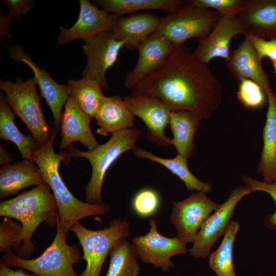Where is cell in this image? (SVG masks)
<instances>
[{
    "label": "cell",
    "mask_w": 276,
    "mask_h": 276,
    "mask_svg": "<svg viewBox=\"0 0 276 276\" xmlns=\"http://www.w3.org/2000/svg\"><path fill=\"white\" fill-rule=\"evenodd\" d=\"M8 8L9 13L5 15L1 11L0 15V36L2 44H5V36L11 39V33L9 25L13 18L17 19L27 14L34 7L35 2L32 0H3L2 1Z\"/></svg>",
    "instance_id": "32"
},
{
    "label": "cell",
    "mask_w": 276,
    "mask_h": 276,
    "mask_svg": "<svg viewBox=\"0 0 276 276\" xmlns=\"http://www.w3.org/2000/svg\"><path fill=\"white\" fill-rule=\"evenodd\" d=\"M238 83L237 98L244 107L259 109L262 107L268 101L266 93L255 82L243 79Z\"/></svg>",
    "instance_id": "33"
},
{
    "label": "cell",
    "mask_w": 276,
    "mask_h": 276,
    "mask_svg": "<svg viewBox=\"0 0 276 276\" xmlns=\"http://www.w3.org/2000/svg\"><path fill=\"white\" fill-rule=\"evenodd\" d=\"M252 191L241 186L234 189L225 201L205 221L189 249L195 258H206L214 243L224 235L228 228L236 206L240 201Z\"/></svg>",
    "instance_id": "12"
},
{
    "label": "cell",
    "mask_w": 276,
    "mask_h": 276,
    "mask_svg": "<svg viewBox=\"0 0 276 276\" xmlns=\"http://www.w3.org/2000/svg\"><path fill=\"white\" fill-rule=\"evenodd\" d=\"M226 62L237 82L243 79H249L260 85L266 95L272 92L268 75L247 36L236 49L231 51L229 58Z\"/></svg>",
    "instance_id": "19"
},
{
    "label": "cell",
    "mask_w": 276,
    "mask_h": 276,
    "mask_svg": "<svg viewBox=\"0 0 276 276\" xmlns=\"http://www.w3.org/2000/svg\"><path fill=\"white\" fill-rule=\"evenodd\" d=\"M246 33V27L236 15H222L210 33L198 40L193 55L207 65L215 58H221L226 61L229 58V45L233 38Z\"/></svg>",
    "instance_id": "14"
},
{
    "label": "cell",
    "mask_w": 276,
    "mask_h": 276,
    "mask_svg": "<svg viewBox=\"0 0 276 276\" xmlns=\"http://www.w3.org/2000/svg\"><path fill=\"white\" fill-rule=\"evenodd\" d=\"M149 225V232L135 237L132 244L143 262L166 272L174 267L171 260L172 257L187 252L186 244L176 237L169 238L161 235L157 231L155 219L150 221Z\"/></svg>",
    "instance_id": "13"
},
{
    "label": "cell",
    "mask_w": 276,
    "mask_h": 276,
    "mask_svg": "<svg viewBox=\"0 0 276 276\" xmlns=\"http://www.w3.org/2000/svg\"><path fill=\"white\" fill-rule=\"evenodd\" d=\"M220 204L212 201L201 192L174 202L170 222L176 230V237L185 244L193 243L203 223Z\"/></svg>",
    "instance_id": "10"
},
{
    "label": "cell",
    "mask_w": 276,
    "mask_h": 276,
    "mask_svg": "<svg viewBox=\"0 0 276 276\" xmlns=\"http://www.w3.org/2000/svg\"><path fill=\"white\" fill-rule=\"evenodd\" d=\"M7 49L11 59L25 63L33 71V77L39 86L42 96L52 111L55 128L58 131L62 109L70 96L66 84H60L54 81L44 67L37 66L19 44L14 43L9 45Z\"/></svg>",
    "instance_id": "16"
},
{
    "label": "cell",
    "mask_w": 276,
    "mask_h": 276,
    "mask_svg": "<svg viewBox=\"0 0 276 276\" xmlns=\"http://www.w3.org/2000/svg\"><path fill=\"white\" fill-rule=\"evenodd\" d=\"M239 225L232 221L224 234L221 243L209 256V265L217 276H236L233 261V247Z\"/></svg>",
    "instance_id": "31"
},
{
    "label": "cell",
    "mask_w": 276,
    "mask_h": 276,
    "mask_svg": "<svg viewBox=\"0 0 276 276\" xmlns=\"http://www.w3.org/2000/svg\"><path fill=\"white\" fill-rule=\"evenodd\" d=\"M221 16L215 10L198 8L187 1L161 18L156 32L174 45H182L193 38H205Z\"/></svg>",
    "instance_id": "7"
},
{
    "label": "cell",
    "mask_w": 276,
    "mask_h": 276,
    "mask_svg": "<svg viewBox=\"0 0 276 276\" xmlns=\"http://www.w3.org/2000/svg\"><path fill=\"white\" fill-rule=\"evenodd\" d=\"M15 115L2 94L0 96V137L15 144L24 159L34 162L33 151L39 147L31 135H25L14 123Z\"/></svg>",
    "instance_id": "26"
},
{
    "label": "cell",
    "mask_w": 276,
    "mask_h": 276,
    "mask_svg": "<svg viewBox=\"0 0 276 276\" xmlns=\"http://www.w3.org/2000/svg\"><path fill=\"white\" fill-rule=\"evenodd\" d=\"M174 45L155 32L139 47V57L134 68L125 77V86L131 90L140 81L158 69L166 61Z\"/></svg>",
    "instance_id": "17"
},
{
    "label": "cell",
    "mask_w": 276,
    "mask_h": 276,
    "mask_svg": "<svg viewBox=\"0 0 276 276\" xmlns=\"http://www.w3.org/2000/svg\"><path fill=\"white\" fill-rule=\"evenodd\" d=\"M202 119L198 114L189 110L171 112L169 124L173 134L171 145L175 147L178 154L187 160L196 150L194 135Z\"/></svg>",
    "instance_id": "24"
},
{
    "label": "cell",
    "mask_w": 276,
    "mask_h": 276,
    "mask_svg": "<svg viewBox=\"0 0 276 276\" xmlns=\"http://www.w3.org/2000/svg\"><path fill=\"white\" fill-rule=\"evenodd\" d=\"M77 236L83 251L82 259L86 266L79 276H100L105 260L113 245L120 239L131 237L130 224L118 219L110 221L109 226L101 230H91L80 221L71 230Z\"/></svg>",
    "instance_id": "8"
},
{
    "label": "cell",
    "mask_w": 276,
    "mask_h": 276,
    "mask_svg": "<svg viewBox=\"0 0 276 276\" xmlns=\"http://www.w3.org/2000/svg\"><path fill=\"white\" fill-rule=\"evenodd\" d=\"M161 18L151 12H137L121 16L112 31L116 39L124 43V47L132 51L156 32Z\"/></svg>",
    "instance_id": "20"
},
{
    "label": "cell",
    "mask_w": 276,
    "mask_h": 276,
    "mask_svg": "<svg viewBox=\"0 0 276 276\" xmlns=\"http://www.w3.org/2000/svg\"><path fill=\"white\" fill-rule=\"evenodd\" d=\"M91 119L80 108L75 98L69 96L61 117V140L58 148H68L75 142H81L88 151L98 146L90 127Z\"/></svg>",
    "instance_id": "18"
},
{
    "label": "cell",
    "mask_w": 276,
    "mask_h": 276,
    "mask_svg": "<svg viewBox=\"0 0 276 276\" xmlns=\"http://www.w3.org/2000/svg\"><path fill=\"white\" fill-rule=\"evenodd\" d=\"M59 219L53 242L40 256L33 259H24L9 252L3 254L1 262L9 267L29 270L38 276H79L73 266L82 258L80 249L76 244L67 243L66 234L61 229Z\"/></svg>",
    "instance_id": "5"
},
{
    "label": "cell",
    "mask_w": 276,
    "mask_h": 276,
    "mask_svg": "<svg viewBox=\"0 0 276 276\" xmlns=\"http://www.w3.org/2000/svg\"><path fill=\"white\" fill-rule=\"evenodd\" d=\"M273 68V73L276 75V60L271 62Z\"/></svg>",
    "instance_id": "41"
},
{
    "label": "cell",
    "mask_w": 276,
    "mask_h": 276,
    "mask_svg": "<svg viewBox=\"0 0 276 276\" xmlns=\"http://www.w3.org/2000/svg\"><path fill=\"white\" fill-rule=\"evenodd\" d=\"M183 2L180 0H95L93 3L108 12L125 16L151 10H160L168 14L177 9Z\"/></svg>",
    "instance_id": "28"
},
{
    "label": "cell",
    "mask_w": 276,
    "mask_h": 276,
    "mask_svg": "<svg viewBox=\"0 0 276 276\" xmlns=\"http://www.w3.org/2000/svg\"><path fill=\"white\" fill-rule=\"evenodd\" d=\"M80 11L77 21L70 28L60 27L57 44L71 42L98 33L112 30L121 16L100 9L88 0H80Z\"/></svg>",
    "instance_id": "15"
},
{
    "label": "cell",
    "mask_w": 276,
    "mask_h": 276,
    "mask_svg": "<svg viewBox=\"0 0 276 276\" xmlns=\"http://www.w3.org/2000/svg\"><path fill=\"white\" fill-rule=\"evenodd\" d=\"M0 216L17 219L21 223L14 251L24 259H29L34 250L32 237L40 224L57 226L59 219L56 200L46 182L1 202Z\"/></svg>",
    "instance_id": "2"
},
{
    "label": "cell",
    "mask_w": 276,
    "mask_h": 276,
    "mask_svg": "<svg viewBox=\"0 0 276 276\" xmlns=\"http://www.w3.org/2000/svg\"><path fill=\"white\" fill-rule=\"evenodd\" d=\"M191 3L198 8H212L221 15H237L244 0H192Z\"/></svg>",
    "instance_id": "36"
},
{
    "label": "cell",
    "mask_w": 276,
    "mask_h": 276,
    "mask_svg": "<svg viewBox=\"0 0 276 276\" xmlns=\"http://www.w3.org/2000/svg\"><path fill=\"white\" fill-rule=\"evenodd\" d=\"M12 156L11 154L6 151L1 145L0 146V165L4 166L11 164L12 162Z\"/></svg>",
    "instance_id": "40"
},
{
    "label": "cell",
    "mask_w": 276,
    "mask_h": 276,
    "mask_svg": "<svg viewBox=\"0 0 276 276\" xmlns=\"http://www.w3.org/2000/svg\"><path fill=\"white\" fill-rule=\"evenodd\" d=\"M22 226L10 217H5L0 223V251L1 253L13 252L15 241L20 233Z\"/></svg>",
    "instance_id": "35"
},
{
    "label": "cell",
    "mask_w": 276,
    "mask_h": 276,
    "mask_svg": "<svg viewBox=\"0 0 276 276\" xmlns=\"http://www.w3.org/2000/svg\"><path fill=\"white\" fill-rule=\"evenodd\" d=\"M268 108L263 130V146L258 165L263 181L271 183L276 178V94L267 95Z\"/></svg>",
    "instance_id": "25"
},
{
    "label": "cell",
    "mask_w": 276,
    "mask_h": 276,
    "mask_svg": "<svg viewBox=\"0 0 276 276\" xmlns=\"http://www.w3.org/2000/svg\"><path fill=\"white\" fill-rule=\"evenodd\" d=\"M110 261L105 276H139V257L133 245L125 238L119 240L111 248Z\"/></svg>",
    "instance_id": "29"
},
{
    "label": "cell",
    "mask_w": 276,
    "mask_h": 276,
    "mask_svg": "<svg viewBox=\"0 0 276 276\" xmlns=\"http://www.w3.org/2000/svg\"><path fill=\"white\" fill-rule=\"evenodd\" d=\"M141 134L139 128L133 127L112 133L106 143L99 145L91 151H83L72 146L67 148L71 156L85 158L91 165V177L84 188L86 202L102 203V187L107 171L124 152L136 147V142Z\"/></svg>",
    "instance_id": "4"
},
{
    "label": "cell",
    "mask_w": 276,
    "mask_h": 276,
    "mask_svg": "<svg viewBox=\"0 0 276 276\" xmlns=\"http://www.w3.org/2000/svg\"><path fill=\"white\" fill-rule=\"evenodd\" d=\"M95 118L99 126L96 132L103 136L132 128L135 121L134 116L120 96H104Z\"/></svg>",
    "instance_id": "23"
},
{
    "label": "cell",
    "mask_w": 276,
    "mask_h": 276,
    "mask_svg": "<svg viewBox=\"0 0 276 276\" xmlns=\"http://www.w3.org/2000/svg\"><path fill=\"white\" fill-rule=\"evenodd\" d=\"M244 36L248 37L261 61L264 57L271 62L276 60V38L266 39L250 33Z\"/></svg>",
    "instance_id": "38"
},
{
    "label": "cell",
    "mask_w": 276,
    "mask_h": 276,
    "mask_svg": "<svg viewBox=\"0 0 276 276\" xmlns=\"http://www.w3.org/2000/svg\"><path fill=\"white\" fill-rule=\"evenodd\" d=\"M37 83L32 77L24 82L17 77L15 82L0 81V89L14 113L25 123L39 147L50 140V128L44 119L40 105L41 98Z\"/></svg>",
    "instance_id": "6"
},
{
    "label": "cell",
    "mask_w": 276,
    "mask_h": 276,
    "mask_svg": "<svg viewBox=\"0 0 276 276\" xmlns=\"http://www.w3.org/2000/svg\"><path fill=\"white\" fill-rule=\"evenodd\" d=\"M132 153L137 157L148 159L162 165L182 181L187 189L191 191L208 193L212 190L209 183L201 181L192 173L188 168V160L179 154L172 158H165L137 147L132 150Z\"/></svg>",
    "instance_id": "27"
},
{
    "label": "cell",
    "mask_w": 276,
    "mask_h": 276,
    "mask_svg": "<svg viewBox=\"0 0 276 276\" xmlns=\"http://www.w3.org/2000/svg\"><path fill=\"white\" fill-rule=\"evenodd\" d=\"M66 86L69 96L75 98L80 108L91 119L95 118L99 105L104 97L99 83L82 78L78 80H68Z\"/></svg>",
    "instance_id": "30"
},
{
    "label": "cell",
    "mask_w": 276,
    "mask_h": 276,
    "mask_svg": "<svg viewBox=\"0 0 276 276\" xmlns=\"http://www.w3.org/2000/svg\"><path fill=\"white\" fill-rule=\"evenodd\" d=\"M132 89L159 99L171 111L189 110L203 119L210 118L222 101L219 80L184 44L174 45L164 63Z\"/></svg>",
    "instance_id": "1"
},
{
    "label": "cell",
    "mask_w": 276,
    "mask_h": 276,
    "mask_svg": "<svg viewBox=\"0 0 276 276\" xmlns=\"http://www.w3.org/2000/svg\"><path fill=\"white\" fill-rule=\"evenodd\" d=\"M242 181L252 192H264L272 198L275 204V210L273 214L266 217L265 224L270 229H276V178L271 183H266L245 175L242 177Z\"/></svg>",
    "instance_id": "37"
},
{
    "label": "cell",
    "mask_w": 276,
    "mask_h": 276,
    "mask_svg": "<svg viewBox=\"0 0 276 276\" xmlns=\"http://www.w3.org/2000/svg\"><path fill=\"white\" fill-rule=\"evenodd\" d=\"M160 204L159 194L150 188L143 189L138 191L131 202L133 212L142 218H148L154 215L158 211Z\"/></svg>",
    "instance_id": "34"
},
{
    "label": "cell",
    "mask_w": 276,
    "mask_h": 276,
    "mask_svg": "<svg viewBox=\"0 0 276 276\" xmlns=\"http://www.w3.org/2000/svg\"><path fill=\"white\" fill-rule=\"evenodd\" d=\"M237 16L247 33L266 39L276 38V0H244Z\"/></svg>",
    "instance_id": "21"
},
{
    "label": "cell",
    "mask_w": 276,
    "mask_h": 276,
    "mask_svg": "<svg viewBox=\"0 0 276 276\" xmlns=\"http://www.w3.org/2000/svg\"><path fill=\"white\" fill-rule=\"evenodd\" d=\"M130 90L123 100L131 113L145 123L148 140L160 146L171 145V139L165 133L169 124L170 108L155 97L134 89Z\"/></svg>",
    "instance_id": "11"
},
{
    "label": "cell",
    "mask_w": 276,
    "mask_h": 276,
    "mask_svg": "<svg viewBox=\"0 0 276 276\" xmlns=\"http://www.w3.org/2000/svg\"><path fill=\"white\" fill-rule=\"evenodd\" d=\"M82 51L87 59L82 78L94 80L102 88L108 89L106 73L117 62L124 43L118 40L112 30L104 31L82 39Z\"/></svg>",
    "instance_id": "9"
},
{
    "label": "cell",
    "mask_w": 276,
    "mask_h": 276,
    "mask_svg": "<svg viewBox=\"0 0 276 276\" xmlns=\"http://www.w3.org/2000/svg\"><path fill=\"white\" fill-rule=\"evenodd\" d=\"M0 276H38L32 273H28L24 269H12L3 262H0Z\"/></svg>",
    "instance_id": "39"
},
{
    "label": "cell",
    "mask_w": 276,
    "mask_h": 276,
    "mask_svg": "<svg viewBox=\"0 0 276 276\" xmlns=\"http://www.w3.org/2000/svg\"><path fill=\"white\" fill-rule=\"evenodd\" d=\"M44 182L40 170L34 162L24 159L7 164L0 170V197L6 198L27 187Z\"/></svg>",
    "instance_id": "22"
},
{
    "label": "cell",
    "mask_w": 276,
    "mask_h": 276,
    "mask_svg": "<svg viewBox=\"0 0 276 276\" xmlns=\"http://www.w3.org/2000/svg\"><path fill=\"white\" fill-rule=\"evenodd\" d=\"M58 130L53 128L50 140L42 147L34 150L32 156L43 177L50 187L56 201L62 231L67 234L72 226L81 219L95 215L108 213L110 207L105 203L90 204L76 198L68 190L59 172L61 161L70 157L69 153H55L53 143Z\"/></svg>",
    "instance_id": "3"
}]
</instances>
